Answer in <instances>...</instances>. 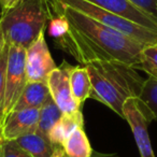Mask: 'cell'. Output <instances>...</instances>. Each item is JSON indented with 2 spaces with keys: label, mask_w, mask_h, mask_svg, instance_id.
<instances>
[{
  "label": "cell",
  "mask_w": 157,
  "mask_h": 157,
  "mask_svg": "<svg viewBox=\"0 0 157 157\" xmlns=\"http://www.w3.org/2000/svg\"><path fill=\"white\" fill-rule=\"evenodd\" d=\"M90 75V98L103 103L123 116V105L130 98H139L144 80L132 66L116 60L95 61L84 65Z\"/></svg>",
  "instance_id": "obj_2"
},
{
  "label": "cell",
  "mask_w": 157,
  "mask_h": 157,
  "mask_svg": "<svg viewBox=\"0 0 157 157\" xmlns=\"http://www.w3.org/2000/svg\"><path fill=\"white\" fill-rule=\"evenodd\" d=\"M61 114L63 113L60 109L57 107L55 101L50 96L48 100L43 103V105L39 109V121H38L37 131L48 137L50 130L60 118Z\"/></svg>",
  "instance_id": "obj_16"
},
{
  "label": "cell",
  "mask_w": 157,
  "mask_h": 157,
  "mask_svg": "<svg viewBox=\"0 0 157 157\" xmlns=\"http://www.w3.org/2000/svg\"><path fill=\"white\" fill-rule=\"evenodd\" d=\"M0 138H1V135H0Z\"/></svg>",
  "instance_id": "obj_27"
},
{
  "label": "cell",
  "mask_w": 157,
  "mask_h": 157,
  "mask_svg": "<svg viewBox=\"0 0 157 157\" xmlns=\"http://www.w3.org/2000/svg\"><path fill=\"white\" fill-rule=\"evenodd\" d=\"M45 41V31L26 48L25 69L27 82H46L48 76L56 68Z\"/></svg>",
  "instance_id": "obj_7"
},
{
  "label": "cell",
  "mask_w": 157,
  "mask_h": 157,
  "mask_svg": "<svg viewBox=\"0 0 157 157\" xmlns=\"http://www.w3.org/2000/svg\"><path fill=\"white\" fill-rule=\"evenodd\" d=\"M55 16L67 22V30L55 39V46L72 56L80 65L116 60L138 69L144 44L90 18L82 12L50 1Z\"/></svg>",
  "instance_id": "obj_1"
},
{
  "label": "cell",
  "mask_w": 157,
  "mask_h": 157,
  "mask_svg": "<svg viewBox=\"0 0 157 157\" xmlns=\"http://www.w3.org/2000/svg\"><path fill=\"white\" fill-rule=\"evenodd\" d=\"M138 69H141L151 78H157V42L143 46Z\"/></svg>",
  "instance_id": "obj_17"
},
{
  "label": "cell",
  "mask_w": 157,
  "mask_h": 157,
  "mask_svg": "<svg viewBox=\"0 0 157 157\" xmlns=\"http://www.w3.org/2000/svg\"><path fill=\"white\" fill-rule=\"evenodd\" d=\"M123 116L130 126L140 156L155 157L147 130L153 116L144 103L139 98L126 100L123 105Z\"/></svg>",
  "instance_id": "obj_6"
},
{
  "label": "cell",
  "mask_w": 157,
  "mask_h": 157,
  "mask_svg": "<svg viewBox=\"0 0 157 157\" xmlns=\"http://www.w3.org/2000/svg\"><path fill=\"white\" fill-rule=\"evenodd\" d=\"M0 157H33L15 141L0 138Z\"/></svg>",
  "instance_id": "obj_19"
},
{
  "label": "cell",
  "mask_w": 157,
  "mask_h": 157,
  "mask_svg": "<svg viewBox=\"0 0 157 157\" xmlns=\"http://www.w3.org/2000/svg\"><path fill=\"white\" fill-rule=\"evenodd\" d=\"M70 85L73 98L80 105L84 103V101L90 98L92 83H90V75L83 65L73 66L70 71Z\"/></svg>",
  "instance_id": "obj_15"
},
{
  "label": "cell",
  "mask_w": 157,
  "mask_h": 157,
  "mask_svg": "<svg viewBox=\"0 0 157 157\" xmlns=\"http://www.w3.org/2000/svg\"><path fill=\"white\" fill-rule=\"evenodd\" d=\"M39 109H24L12 111L0 126L1 138L16 140L27 133L37 131Z\"/></svg>",
  "instance_id": "obj_9"
},
{
  "label": "cell",
  "mask_w": 157,
  "mask_h": 157,
  "mask_svg": "<svg viewBox=\"0 0 157 157\" xmlns=\"http://www.w3.org/2000/svg\"><path fill=\"white\" fill-rule=\"evenodd\" d=\"M5 46H6L5 39H3L2 33H1V31H0V55H1V53H2L3 48H5Z\"/></svg>",
  "instance_id": "obj_25"
},
{
  "label": "cell",
  "mask_w": 157,
  "mask_h": 157,
  "mask_svg": "<svg viewBox=\"0 0 157 157\" xmlns=\"http://www.w3.org/2000/svg\"><path fill=\"white\" fill-rule=\"evenodd\" d=\"M50 96L46 82H27L12 111L40 109Z\"/></svg>",
  "instance_id": "obj_12"
},
{
  "label": "cell",
  "mask_w": 157,
  "mask_h": 157,
  "mask_svg": "<svg viewBox=\"0 0 157 157\" xmlns=\"http://www.w3.org/2000/svg\"><path fill=\"white\" fill-rule=\"evenodd\" d=\"M66 157H90L94 152L84 126H78L68 136L63 144Z\"/></svg>",
  "instance_id": "obj_14"
},
{
  "label": "cell",
  "mask_w": 157,
  "mask_h": 157,
  "mask_svg": "<svg viewBox=\"0 0 157 157\" xmlns=\"http://www.w3.org/2000/svg\"><path fill=\"white\" fill-rule=\"evenodd\" d=\"M57 157H66V155H65V153L63 152ZM90 157H118V155L115 154V153H101V152H96V151H94Z\"/></svg>",
  "instance_id": "obj_23"
},
{
  "label": "cell",
  "mask_w": 157,
  "mask_h": 157,
  "mask_svg": "<svg viewBox=\"0 0 157 157\" xmlns=\"http://www.w3.org/2000/svg\"><path fill=\"white\" fill-rule=\"evenodd\" d=\"M139 99L151 112L153 120H157V78L148 76L144 80Z\"/></svg>",
  "instance_id": "obj_18"
},
{
  "label": "cell",
  "mask_w": 157,
  "mask_h": 157,
  "mask_svg": "<svg viewBox=\"0 0 157 157\" xmlns=\"http://www.w3.org/2000/svg\"><path fill=\"white\" fill-rule=\"evenodd\" d=\"M17 2L18 0H0V7L2 11H7V10L13 8Z\"/></svg>",
  "instance_id": "obj_24"
},
{
  "label": "cell",
  "mask_w": 157,
  "mask_h": 157,
  "mask_svg": "<svg viewBox=\"0 0 157 157\" xmlns=\"http://www.w3.org/2000/svg\"><path fill=\"white\" fill-rule=\"evenodd\" d=\"M25 56H26V48L18 45H9L7 70H6L2 122L12 112L16 101L20 98L25 85L27 84Z\"/></svg>",
  "instance_id": "obj_5"
},
{
  "label": "cell",
  "mask_w": 157,
  "mask_h": 157,
  "mask_svg": "<svg viewBox=\"0 0 157 157\" xmlns=\"http://www.w3.org/2000/svg\"><path fill=\"white\" fill-rule=\"evenodd\" d=\"M132 5L140 8L141 10L145 11L146 13L157 17V10H156V0H129Z\"/></svg>",
  "instance_id": "obj_22"
},
{
  "label": "cell",
  "mask_w": 157,
  "mask_h": 157,
  "mask_svg": "<svg viewBox=\"0 0 157 157\" xmlns=\"http://www.w3.org/2000/svg\"><path fill=\"white\" fill-rule=\"evenodd\" d=\"M8 52H9V45L6 44L2 53L0 55V126H1V123H2V109H3V100H5L6 70H7Z\"/></svg>",
  "instance_id": "obj_20"
},
{
  "label": "cell",
  "mask_w": 157,
  "mask_h": 157,
  "mask_svg": "<svg viewBox=\"0 0 157 157\" xmlns=\"http://www.w3.org/2000/svg\"><path fill=\"white\" fill-rule=\"evenodd\" d=\"M50 1H55V2L69 6V7L84 13L85 15L90 16L93 20L97 21L100 24L110 27L112 29H115L144 45H148V44L157 42V31L131 22V21L122 17L113 12L101 9L86 0H50Z\"/></svg>",
  "instance_id": "obj_4"
},
{
  "label": "cell",
  "mask_w": 157,
  "mask_h": 157,
  "mask_svg": "<svg viewBox=\"0 0 157 157\" xmlns=\"http://www.w3.org/2000/svg\"><path fill=\"white\" fill-rule=\"evenodd\" d=\"M52 18L50 0H18L13 8L2 11L0 31L6 44L27 48Z\"/></svg>",
  "instance_id": "obj_3"
},
{
  "label": "cell",
  "mask_w": 157,
  "mask_h": 157,
  "mask_svg": "<svg viewBox=\"0 0 157 157\" xmlns=\"http://www.w3.org/2000/svg\"><path fill=\"white\" fill-rule=\"evenodd\" d=\"M156 10H157V0H156Z\"/></svg>",
  "instance_id": "obj_26"
},
{
  "label": "cell",
  "mask_w": 157,
  "mask_h": 157,
  "mask_svg": "<svg viewBox=\"0 0 157 157\" xmlns=\"http://www.w3.org/2000/svg\"><path fill=\"white\" fill-rule=\"evenodd\" d=\"M72 67L73 66L68 61L63 60L60 65L48 74L46 80L51 97L60 109L61 113H72L82 108L72 96L70 85V71Z\"/></svg>",
  "instance_id": "obj_8"
},
{
  "label": "cell",
  "mask_w": 157,
  "mask_h": 157,
  "mask_svg": "<svg viewBox=\"0 0 157 157\" xmlns=\"http://www.w3.org/2000/svg\"><path fill=\"white\" fill-rule=\"evenodd\" d=\"M15 141L33 157H57L63 152L61 146L53 144L48 137L38 131L27 133Z\"/></svg>",
  "instance_id": "obj_11"
},
{
  "label": "cell",
  "mask_w": 157,
  "mask_h": 157,
  "mask_svg": "<svg viewBox=\"0 0 157 157\" xmlns=\"http://www.w3.org/2000/svg\"><path fill=\"white\" fill-rule=\"evenodd\" d=\"M67 30V22L65 18L61 16H55L50 21V26H48V33L55 39L59 38L61 35L66 33Z\"/></svg>",
  "instance_id": "obj_21"
},
{
  "label": "cell",
  "mask_w": 157,
  "mask_h": 157,
  "mask_svg": "<svg viewBox=\"0 0 157 157\" xmlns=\"http://www.w3.org/2000/svg\"><path fill=\"white\" fill-rule=\"evenodd\" d=\"M78 126H84L82 110L72 113H63L60 118L52 127L48 137L53 144L63 147V142L68 138V136Z\"/></svg>",
  "instance_id": "obj_13"
},
{
  "label": "cell",
  "mask_w": 157,
  "mask_h": 157,
  "mask_svg": "<svg viewBox=\"0 0 157 157\" xmlns=\"http://www.w3.org/2000/svg\"><path fill=\"white\" fill-rule=\"evenodd\" d=\"M107 11L113 12L133 23L157 31V17L136 7L129 0H86Z\"/></svg>",
  "instance_id": "obj_10"
}]
</instances>
